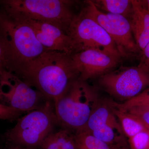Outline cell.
<instances>
[{"instance_id":"obj_1","label":"cell","mask_w":149,"mask_h":149,"mask_svg":"<svg viewBox=\"0 0 149 149\" xmlns=\"http://www.w3.org/2000/svg\"><path fill=\"white\" fill-rule=\"evenodd\" d=\"M54 103L78 79L72 55L46 51L18 75Z\"/></svg>"},{"instance_id":"obj_2","label":"cell","mask_w":149,"mask_h":149,"mask_svg":"<svg viewBox=\"0 0 149 149\" xmlns=\"http://www.w3.org/2000/svg\"><path fill=\"white\" fill-rule=\"evenodd\" d=\"M0 39L6 60V70L18 76L46 49L27 24L0 15Z\"/></svg>"},{"instance_id":"obj_3","label":"cell","mask_w":149,"mask_h":149,"mask_svg":"<svg viewBox=\"0 0 149 149\" xmlns=\"http://www.w3.org/2000/svg\"><path fill=\"white\" fill-rule=\"evenodd\" d=\"M100 100L86 81L75 80L54 102L58 125L74 133L84 130Z\"/></svg>"},{"instance_id":"obj_4","label":"cell","mask_w":149,"mask_h":149,"mask_svg":"<svg viewBox=\"0 0 149 149\" xmlns=\"http://www.w3.org/2000/svg\"><path fill=\"white\" fill-rule=\"evenodd\" d=\"M6 15L14 19H28L56 25L67 34L75 15L71 10L74 1L67 0L0 1Z\"/></svg>"},{"instance_id":"obj_5","label":"cell","mask_w":149,"mask_h":149,"mask_svg":"<svg viewBox=\"0 0 149 149\" xmlns=\"http://www.w3.org/2000/svg\"><path fill=\"white\" fill-rule=\"evenodd\" d=\"M15 125L4 135L6 142L37 149L58 125L53 102L48 100L40 108L17 119Z\"/></svg>"},{"instance_id":"obj_6","label":"cell","mask_w":149,"mask_h":149,"mask_svg":"<svg viewBox=\"0 0 149 149\" xmlns=\"http://www.w3.org/2000/svg\"><path fill=\"white\" fill-rule=\"evenodd\" d=\"M98 82L112 97L125 102L149 88V70L139 65L121 66L99 77Z\"/></svg>"},{"instance_id":"obj_7","label":"cell","mask_w":149,"mask_h":149,"mask_svg":"<svg viewBox=\"0 0 149 149\" xmlns=\"http://www.w3.org/2000/svg\"><path fill=\"white\" fill-rule=\"evenodd\" d=\"M48 100L16 74L7 70L0 74V103L3 105L29 112L40 108Z\"/></svg>"},{"instance_id":"obj_8","label":"cell","mask_w":149,"mask_h":149,"mask_svg":"<svg viewBox=\"0 0 149 149\" xmlns=\"http://www.w3.org/2000/svg\"><path fill=\"white\" fill-rule=\"evenodd\" d=\"M85 3L82 10L104 29L114 41L123 58L130 57L140 51L128 19L119 15L102 12L92 1H86Z\"/></svg>"},{"instance_id":"obj_9","label":"cell","mask_w":149,"mask_h":149,"mask_svg":"<svg viewBox=\"0 0 149 149\" xmlns=\"http://www.w3.org/2000/svg\"><path fill=\"white\" fill-rule=\"evenodd\" d=\"M78 52L97 49L109 52L123 58L114 41L95 21L83 10L75 15L67 32Z\"/></svg>"},{"instance_id":"obj_10","label":"cell","mask_w":149,"mask_h":149,"mask_svg":"<svg viewBox=\"0 0 149 149\" xmlns=\"http://www.w3.org/2000/svg\"><path fill=\"white\" fill-rule=\"evenodd\" d=\"M72 58L79 73L78 80L83 81L99 77L114 70L122 58L109 52L93 49L73 54Z\"/></svg>"},{"instance_id":"obj_11","label":"cell","mask_w":149,"mask_h":149,"mask_svg":"<svg viewBox=\"0 0 149 149\" xmlns=\"http://www.w3.org/2000/svg\"><path fill=\"white\" fill-rule=\"evenodd\" d=\"M14 19L31 27L37 40L46 50L57 51L71 55L78 52L77 47L72 39L56 25L28 19Z\"/></svg>"},{"instance_id":"obj_12","label":"cell","mask_w":149,"mask_h":149,"mask_svg":"<svg viewBox=\"0 0 149 149\" xmlns=\"http://www.w3.org/2000/svg\"><path fill=\"white\" fill-rule=\"evenodd\" d=\"M133 12L129 18L136 44L142 51L149 42V13L147 1H132Z\"/></svg>"},{"instance_id":"obj_13","label":"cell","mask_w":149,"mask_h":149,"mask_svg":"<svg viewBox=\"0 0 149 149\" xmlns=\"http://www.w3.org/2000/svg\"><path fill=\"white\" fill-rule=\"evenodd\" d=\"M113 110L116 116L125 136L129 139L149 128L134 115L129 113L118 105L116 102L110 100Z\"/></svg>"},{"instance_id":"obj_14","label":"cell","mask_w":149,"mask_h":149,"mask_svg":"<svg viewBox=\"0 0 149 149\" xmlns=\"http://www.w3.org/2000/svg\"><path fill=\"white\" fill-rule=\"evenodd\" d=\"M75 133L62 128L53 131L44 140L40 149H76Z\"/></svg>"},{"instance_id":"obj_15","label":"cell","mask_w":149,"mask_h":149,"mask_svg":"<svg viewBox=\"0 0 149 149\" xmlns=\"http://www.w3.org/2000/svg\"><path fill=\"white\" fill-rule=\"evenodd\" d=\"M99 10L106 13L119 15L129 20L132 12L133 5L130 0H95L92 1Z\"/></svg>"},{"instance_id":"obj_16","label":"cell","mask_w":149,"mask_h":149,"mask_svg":"<svg viewBox=\"0 0 149 149\" xmlns=\"http://www.w3.org/2000/svg\"><path fill=\"white\" fill-rule=\"evenodd\" d=\"M76 149H112V148L95 138L85 130L75 133Z\"/></svg>"},{"instance_id":"obj_17","label":"cell","mask_w":149,"mask_h":149,"mask_svg":"<svg viewBox=\"0 0 149 149\" xmlns=\"http://www.w3.org/2000/svg\"><path fill=\"white\" fill-rule=\"evenodd\" d=\"M131 149H149V129L129 139Z\"/></svg>"},{"instance_id":"obj_18","label":"cell","mask_w":149,"mask_h":149,"mask_svg":"<svg viewBox=\"0 0 149 149\" xmlns=\"http://www.w3.org/2000/svg\"><path fill=\"white\" fill-rule=\"evenodd\" d=\"M123 108L135 106H149V88L135 97L122 104H118Z\"/></svg>"},{"instance_id":"obj_19","label":"cell","mask_w":149,"mask_h":149,"mask_svg":"<svg viewBox=\"0 0 149 149\" xmlns=\"http://www.w3.org/2000/svg\"><path fill=\"white\" fill-rule=\"evenodd\" d=\"M121 107L129 113L134 115L139 118L149 128V106H135L127 108H123L122 107Z\"/></svg>"},{"instance_id":"obj_20","label":"cell","mask_w":149,"mask_h":149,"mask_svg":"<svg viewBox=\"0 0 149 149\" xmlns=\"http://www.w3.org/2000/svg\"><path fill=\"white\" fill-rule=\"evenodd\" d=\"M24 112L6 106L0 103V120H17Z\"/></svg>"},{"instance_id":"obj_21","label":"cell","mask_w":149,"mask_h":149,"mask_svg":"<svg viewBox=\"0 0 149 149\" xmlns=\"http://www.w3.org/2000/svg\"><path fill=\"white\" fill-rule=\"evenodd\" d=\"M139 65L149 70V42L142 51V56Z\"/></svg>"},{"instance_id":"obj_22","label":"cell","mask_w":149,"mask_h":149,"mask_svg":"<svg viewBox=\"0 0 149 149\" xmlns=\"http://www.w3.org/2000/svg\"><path fill=\"white\" fill-rule=\"evenodd\" d=\"M6 70V60L4 50L0 39V74Z\"/></svg>"},{"instance_id":"obj_23","label":"cell","mask_w":149,"mask_h":149,"mask_svg":"<svg viewBox=\"0 0 149 149\" xmlns=\"http://www.w3.org/2000/svg\"><path fill=\"white\" fill-rule=\"evenodd\" d=\"M3 149H37L33 148H27L18 145H15L8 142H6L3 148Z\"/></svg>"},{"instance_id":"obj_24","label":"cell","mask_w":149,"mask_h":149,"mask_svg":"<svg viewBox=\"0 0 149 149\" xmlns=\"http://www.w3.org/2000/svg\"><path fill=\"white\" fill-rule=\"evenodd\" d=\"M112 149H125V148H120V146H116L112 147Z\"/></svg>"},{"instance_id":"obj_25","label":"cell","mask_w":149,"mask_h":149,"mask_svg":"<svg viewBox=\"0 0 149 149\" xmlns=\"http://www.w3.org/2000/svg\"><path fill=\"white\" fill-rule=\"evenodd\" d=\"M147 8H148V11L149 13V0L147 1Z\"/></svg>"}]
</instances>
